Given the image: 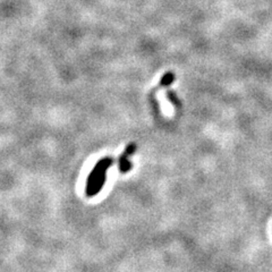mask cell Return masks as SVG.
I'll return each instance as SVG.
<instances>
[{"instance_id":"3","label":"cell","mask_w":272,"mask_h":272,"mask_svg":"<svg viewBox=\"0 0 272 272\" xmlns=\"http://www.w3.org/2000/svg\"><path fill=\"white\" fill-rule=\"evenodd\" d=\"M167 95H168V99L172 102L173 104H178V99H177L175 93H172L171 91H168L167 92Z\"/></svg>"},{"instance_id":"1","label":"cell","mask_w":272,"mask_h":272,"mask_svg":"<svg viewBox=\"0 0 272 272\" xmlns=\"http://www.w3.org/2000/svg\"><path fill=\"white\" fill-rule=\"evenodd\" d=\"M112 162H114V160L107 156V158L99 160L97 165L94 166V168L92 169V171L87 177L86 188H85V192H86V195L88 197L95 196L98 193H100L105 183L107 170L110 168Z\"/></svg>"},{"instance_id":"2","label":"cell","mask_w":272,"mask_h":272,"mask_svg":"<svg viewBox=\"0 0 272 272\" xmlns=\"http://www.w3.org/2000/svg\"><path fill=\"white\" fill-rule=\"evenodd\" d=\"M136 151V145L135 144H129L127 148L125 149V151L122 152V154L119 156V169L121 172H127L132 168V163L129 161L128 158L131 156L133 153Z\"/></svg>"}]
</instances>
